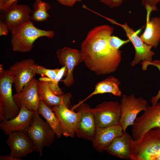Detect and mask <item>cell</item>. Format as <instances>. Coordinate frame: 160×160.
<instances>
[{"label":"cell","mask_w":160,"mask_h":160,"mask_svg":"<svg viewBox=\"0 0 160 160\" xmlns=\"http://www.w3.org/2000/svg\"><path fill=\"white\" fill-rule=\"evenodd\" d=\"M113 32L108 25L97 26L88 32L81 44L83 61L97 76L114 72L121 61L122 51L112 49L108 42Z\"/></svg>","instance_id":"cell-1"},{"label":"cell","mask_w":160,"mask_h":160,"mask_svg":"<svg viewBox=\"0 0 160 160\" xmlns=\"http://www.w3.org/2000/svg\"><path fill=\"white\" fill-rule=\"evenodd\" d=\"M11 31L10 41L12 50L20 52H30L34 41L40 37L52 39L55 36L54 31L39 29L30 20L21 23Z\"/></svg>","instance_id":"cell-2"},{"label":"cell","mask_w":160,"mask_h":160,"mask_svg":"<svg viewBox=\"0 0 160 160\" xmlns=\"http://www.w3.org/2000/svg\"><path fill=\"white\" fill-rule=\"evenodd\" d=\"M131 160H160V130L147 132L140 138L132 142Z\"/></svg>","instance_id":"cell-3"},{"label":"cell","mask_w":160,"mask_h":160,"mask_svg":"<svg viewBox=\"0 0 160 160\" xmlns=\"http://www.w3.org/2000/svg\"><path fill=\"white\" fill-rule=\"evenodd\" d=\"M13 76L0 65V121L11 119L18 114L20 108L16 104L12 93Z\"/></svg>","instance_id":"cell-4"},{"label":"cell","mask_w":160,"mask_h":160,"mask_svg":"<svg viewBox=\"0 0 160 160\" xmlns=\"http://www.w3.org/2000/svg\"><path fill=\"white\" fill-rule=\"evenodd\" d=\"M26 132L34 143L35 151L41 156H42L44 147L51 145L56 136L48 123L41 118L37 111H35Z\"/></svg>","instance_id":"cell-5"},{"label":"cell","mask_w":160,"mask_h":160,"mask_svg":"<svg viewBox=\"0 0 160 160\" xmlns=\"http://www.w3.org/2000/svg\"><path fill=\"white\" fill-rule=\"evenodd\" d=\"M121 115L119 123L123 132L127 127L132 126L138 113L144 111L148 106L147 101L142 97H136L134 95H122L120 103Z\"/></svg>","instance_id":"cell-6"},{"label":"cell","mask_w":160,"mask_h":160,"mask_svg":"<svg viewBox=\"0 0 160 160\" xmlns=\"http://www.w3.org/2000/svg\"><path fill=\"white\" fill-rule=\"evenodd\" d=\"M132 126V136L134 140L140 138L150 129L160 130V102L148 106L143 114L137 117Z\"/></svg>","instance_id":"cell-7"},{"label":"cell","mask_w":160,"mask_h":160,"mask_svg":"<svg viewBox=\"0 0 160 160\" xmlns=\"http://www.w3.org/2000/svg\"><path fill=\"white\" fill-rule=\"evenodd\" d=\"M96 128H105L119 123L120 104L116 101H105L91 109Z\"/></svg>","instance_id":"cell-8"},{"label":"cell","mask_w":160,"mask_h":160,"mask_svg":"<svg viewBox=\"0 0 160 160\" xmlns=\"http://www.w3.org/2000/svg\"><path fill=\"white\" fill-rule=\"evenodd\" d=\"M96 14L105 18L112 23L121 27L125 31L126 36L133 44L135 50V57L130 63L132 66L134 67L141 62L144 61L148 62L152 61L153 57L155 54V52L151 50L152 47L144 43L140 37L137 35L136 32L128 26L127 23H125L124 24H120L113 19L105 17L97 12Z\"/></svg>","instance_id":"cell-9"},{"label":"cell","mask_w":160,"mask_h":160,"mask_svg":"<svg viewBox=\"0 0 160 160\" xmlns=\"http://www.w3.org/2000/svg\"><path fill=\"white\" fill-rule=\"evenodd\" d=\"M71 109L76 110L79 113V117L75 130L78 137L92 141L94 137L96 127L91 108L84 102L71 106Z\"/></svg>","instance_id":"cell-10"},{"label":"cell","mask_w":160,"mask_h":160,"mask_svg":"<svg viewBox=\"0 0 160 160\" xmlns=\"http://www.w3.org/2000/svg\"><path fill=\"white\" fill-rule=\"evenodd\" d=\"M35 64L34 60L28 58L15 63L9 70L14 78L16 93H19L24 87L33 79L36 73L34 69Z\"/></svg>","instance_id":"cell-11"},{"label":"cell","mask_w":160,"mask_h":160,"mask_svg":"<svg viewBox=\"0 0 160 160\" xmlns=\"http://www.w3.org/2000/svg\"><path fill=\"white\" fill-rule=\"evenodd\" d=\"M8 135L7 143L10 150L11 156L21 160V158L36 151L34 143L26 132H13Z\"/></svg>","instance_id":"cell-12"},{"label":"cell","mask_w":160,"mask_h":160,"mask_svg":"<svg viewBox=\"0 0 160 160\" xmlns=\"http://www.w3.org/2000/svg\"><path fill=\"white\" fill-rule=\"evenodd\" d=\"M59 64L67 68L66 78L62 81L64 85L69 87L73 84V71L74 67L83 62L81 50L65 47L56 52Z\"/></svg>","instance_id":"cell-13"},{"label":"cell","mask_w":160,"mask_h":160,"mask_svg":"<svg viewBox=\"0 0 160 160\" xmlns=\"http://www.w3.org/2000/svg\"><path fill=\"white\" fill-rule=\"evenodd\" d=\"M51 108L58 119L63 135L66 137L74 138L79 117V113L71 110L63 103Z\"/></svg>","instance_id":"cell-14"},{"label":"cell","mask_w":160,"mask_h":160,"mask_svg":"<svg viewBox=\"0 0 160 160\" xmlns=\"http://www.w3.org/2000/svg\"><path fill=\"white\" fill-rule=\"evenodd\" d=\"M17 2L13 3L6 9L1 10V19L7 25L9 31L21 23L30 20V14L32 11L25 4H17Z\"/></svg>","instance_id":"cell-15"},{"label":"cell","mask_w":160,"mask_h":160,"mask_svg":"<svg viewBox=\"0 0 160 160\" xmlns=\"http://www.w3.org/2000/svg\"><path fill=\"white\" fill-rule=\"evenodd\" d=\"M38 81L34 78L21 92L13 95L14 102L20 108L23 107L29 110L37 111L40 100L38 92Z\"/></svg>","instance_id":"cell-16"},{"label":"cell","mask_w":160,"mask_h":160,"mask_svg":"<svg viewBox=\"0 0 160 160\" xmlns=\"http://www.w3.org/2000/svg\"><path fill=\"white\" fill-rule=\"evenodd\" d=\"M35 112L25 107L21 108L18 114L15 117L1 121V129L7 135L13 132H26L30 126Z\"/></svg>","instance_id":"cell-17"},{"label":"cell","mask_w":160,"mask_h":160,"mask_svg":"<svg viewBox=\"0 0 160 160\" xmlns=\"http://www.w3.org/2000/svg\"><path fill=\"white\" fill-rule=\"evenodd\" d=\"M123 132L122 126L120 123L105 128H96L95 135L92 141L94 148L99 153L103 152Z\"/></svg>","instance_id":"cell-18"},{"label":"cell","mask_w":160,"mask_h":160,"mask_svg":"<svg viewBox=\"0 0 160 160\" xmlns=\"http://www.w3.org/2000/svg\"><path fill=\"white\" fill-rule=\"evenodd\" d=\"M37 89L40 99L49 107L59 105L63 103L68 107L71 108L72 97L71 94L68 93L60 96L53 94L49 88L48 78L42 77L39 79L37 83Z\"/></svg>","instance_id":"cell-19"},{"label":"cell","mask_w":160,"mask_h":160,"mask_svg":"<svg viewBox=\"0 0 160 160\" xmlns=\"http://www.w3.org/2000/svg\"><path fill=\"white\" fill-rule=\"evenodd\" d=\"M133 139L127 132L115 139L105 149V151L109 154L120 158L129 160L131 146Z\"/></svg>","instance_id":"cell-20"},{"label":"cell","mask_w":160,"mask_h":160,"mask_svg":"<svg viewBox=\"0 0 160 160\" xmlns=\"http://www.w3.org/2000/svg\"><path fill=\"white\" fill-rule=\"evenodd\" d=\"M121 82L117 78L113 76H110L105 79L98 82L95 86L93 92L83 100L78 103L80 104L85 101L92 96L105 93H110L114 95L120 97L122 95L121 91L119 88Z\"/></svg>","instance_id":"cell-21"},{"label":"cell","mask_w":160,"mask_h":160,"mask_svg":"<svg viewBox=\"0 0 160 160\" xmlns=\"http://www.w3.org/2000/svg\"><path fill=\"white\" fill-rule=\"evenodd\" d=\"M140 38L146 45L157 48L160 42V19L157 17L147 20L146 26Z\"/></svg>","instance_id":"cell-22"},{"label":"cell","mask_w":160,"mask_h":160,"mask_svg":"<svg viewBox=\"0 0 160 160\" xmlns=\"http://www.w3.org/2000/svg\"><path fill=\"white\" fill-rule=\"evenodd\" d=\"M37 111L44 117L57 138L63 135L62 131L58 119L51 108L47 106L40 99Z\"/></svg>","instance_id":"cell-23"},{"label":"cell","mask_w":160,"mask_h":160,"mask_svg":"<svg viewBox=\"0 0 160 160\" xmlns=\"http://www.w3.org/2000/svg\"><path fill=\"white\" fill-rule=\"evenodd\" d=\"M33 8L31 19L41 22L47 20L50 17L48 11L51 9V6L48 3L41 0H36Z\"/></svg>","instance_id":"cell-24"},{"label":"cell","mask_w":160,"mask_h":160,"mask_svg":"<svg viewBox=\"0 0 160 160\" xmlns=\"http://www.w3.org/2000/svg\"><path fill=\"white\" fill-rule=\"evenodd\" d=\"M66 73L67 68L65 66H63L60 68L56 78L53 80H50L48 78L49 86L50 90L54 95L57 96H61L64 94L61 89L58 86V83L63 76Z\"/></svg>","instance_id":"cell-25"},{"label":"cell","mask_w":160,"mask_h":160,"mask_svg":"<svg viewBox=\"0 0 160 160\" xmlns=\"http://www.w3.org/2000/svg\"><path fill=\"white\" fill-rule=\"evenodd\" d=\"M34 69L36 74H40L42 77H46L50 80L55 79L60 70V69H47L44 67L35 64Z\"/></svg>","instance_id":"cell-26"},{"label":"cell","mask_w":160,"mask_h":160,"mask_svg":"<svg viewBox=\"0 0 160 160\" xmlns=\"http://www.w3.org/2000/svg\"><path fill=\"white\" fill-rule=\"evenodd\" d=\"M142 69L145 71L149 65H152L156 67L160 72V60H156L152 61L151 62H148L145 61L141 62ZM160 99V89L157 95L152 97L151 100V103L152 105H153L158 102Z\"/></svg>","instance_id":"cell-27"},{"label":"cell","mask_w":160,"mask_h":160,"mask_svg":"<svg viewBox=\"0 0 160 160\" xmlns=\"http://www.w3.org/2000/svg\"><path fill=\"white\" fill-rule=\"evenodd\" d=\"M130 41L129 39L123 40L114 35L111 36L109 38L108 42L110 47L114 50H118L122 45Z\"/></svg>","instance_id":"cell-28"},{"label":"cell","mask_w":160,"mask_h":160,"mask_svg":"<svg viewBox=\"0 0 160 160\" xmlns=\"http://www.w3.org/2000/svg\"><path fill=\"white\" fill-rule=\"evenodd\" d=\"M160 0H142V3L147 11V19H149L151 12L156 10V4Z\"/></svg>","instance_id":"cell-29"},{"label":"cell","mask_w":160,"mask_h":160,"mask_svg":"<svg viewBox=\"0 0 160 160\" xmlns=\"http://www.w3.org/2000/svg\"><path fill=\"white\" fill-rule=\"evenodd\" d=\"M124 0H100V1L111 8L118 7Z\"/></svg>","instance_id":"cell-30"},{"label":"cell","mask_w":160,"mask_h":160,"mask_svg":"<svg viewBox=\"0 0 160 160\" xmlns=\"http://www.w3.org/2000/svg\"><path fill=\"white\" fill-rule=\"evenodd\" d=\"M18 0H0V9L1 11L9 7Z\"/></svg>","instance_id":"cell-31"},{"label":"cell","mask_w":160,"mask_h":160,"mask_svg":"<svg viewBox=\"0 0 160 160\" xmlns=\"http://www.w3.org/2000/svg\"><path fill=\"white\" fill-rule=\"evenodd\" d=\"M9 30L6 24L1 20H0V36H6Z\"/></svg>","instance_id":"cell-32"},{"label":"cell","mask_w":160,"mask_h":160,"mask_svg":"<svg viewBox=\"0 0 160 160\" xmlns=\"http://www.w3.org/2000/svg\"><path fill=\"white\" fill-rule=\"evenodd\" d=\"M59 3L65 6L72 7L76 2H80L81 0H56Z\"/></svg>","instance_id":"cell-33"},{"label":"cell","mask_w":160,"mask_h":160,"mask_svg":"<svg viewBox=\"0 0 160 160\" xmlns=\"http://www.w3.org/2000/svg\"><path fill=\"white\" fill-rule=\"evenodd\" d=\"M0 160H19L10 155H4L0 156Z\"/></svg>","instance_id":"cell-34"},{"label":"cell","mask_w":160,"mask_h":160,"mask_svg":"<svg viewBox=\"0 0 160 160\" xmlns=\"http://www.w3.org/2000/svg\"><path fill=\"white\" fill-rule=\"evenodd\" d=\"M159 19H160V17H159Z\"/></svg>","instance_id":"cell-35"}]
</instances>
